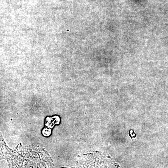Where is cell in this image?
Instances as JSON below:
<instances>
[{"mask_svg": "<svg viewBox=\"0 0 168 168\" xmlns=\"http://www.w3.org/2000/svg\"><path fill=\"white\" fill-rule=\"evenodd\" d=\"M1 145L9 168H54L50 155L37 145H18L12 150L1 139Z\"/></svg>", "mask_w": 168, "mask_h": 168, "instance_id": "1", "label": "cell"}, {"mask_svg": "<svg viewBox=\"0 0 168 168\" xmlns=\"http://www.w3.org/2000/svg\"><path fill=\"white\" fill-rule=\"evenodd\" d=\"M76 168H120L113 160L99 152L84 155L79 159Z\"/></svg>", "mask_w": 168, "mask_h": 168, "instance_id": "2", "label": "cell"}]
</instances>
